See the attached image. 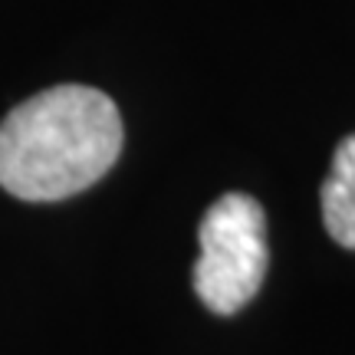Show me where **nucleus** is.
<instances>
[{"instance_id": "obj_2", "label": "nucleus", "mask_w": 355, "mask_h": 355, "mask_svg": "<svg viewBox=\"0 0 355 355\" xmlns=\"http://www.w3.org/2000/svg\"><path fill=\"white\" fill-rule=\"evenodd\" d=\"M198 247L194 293L201 303L217 316L243 309L266 277V217L257 198L220 194L201 217Z\"/></svg>"}, {"instance_id": "obj_1", "label": "nucleus", "mask_w": 355, "mask_h": 355, "mask_svg": "<svg viewBox=\"0 0 355 355\" xmlns=\"http://www.w3.org/2000/svg\"><path fill=\"white\" fill-rule=\"evenodd\" d=\"M122 115L92 86H53L0 122V188L20 201H63L92 188L122 152Z\"/></svg>"}, {"instance_id": "obj_3", "label": "nucleus", "mask_w": 355, "mask_h": 355, "mask_svg": "<svg viewBox=\"0 0 355 355\" xmlns=\"http://www.w3.org/2000/svg\"><path fill=\"white\" fill-rule=\"evenodd\" d=\"M319 201L329 237L345 250H355V135L339 141Z\"/></svg>"}]
</instances>
